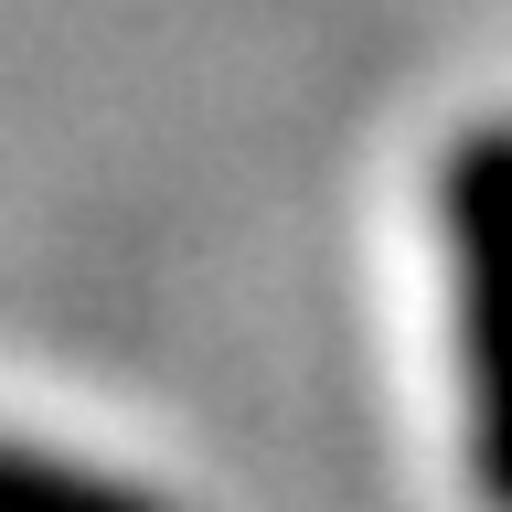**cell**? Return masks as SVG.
I'll return each mask as SVG.
<instances>
[{"label": "cell", "mask_w": 512, "mask_h": 512, "mask_svg": "<svg viewBox=\"0 0 512 512\" xmlns=\"http://www.w3.org/2000/svg\"><path fill=\"white\" fill-rule=\"evenodd\" d=\"M448 256H459V384H470V480L512 512V128L448 150Z\"/></svg>", "instance_id": "obj_1"}, {"label": "cell", "mask_w": 512, "mask_h": 512, "mask_svg": "<svg viewBox=\"0 0 512 512\" xmlns=\"http://www.w3.org/2000/svg\"><path fill=\"white\" fill-rule=\"evenodd\" d=\"M0 512H171V502H160V491H139V480L75 470V459H54V448L0 438Z\"/></svg>", "instance_id": "obj_2"}]
</instances>
